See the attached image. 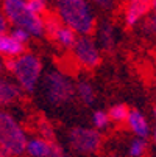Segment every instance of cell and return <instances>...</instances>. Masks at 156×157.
<instances>
[{
  "instance_id": "6da1fadb",
  "label": "cell",
  "mask_w": 156,
  "mask_h": 157,
  "mask_svg": "<svg viewBox=\"0 0 156 157\" xmlns=\"http://www.w3.org/2000/svg\"><path fill=\"white\" fill-rule=\"evenodd\" d=\"M58 16L64 25L81 36H87L95 27L94 13L86 0H58Z\"/></svg>"
},
{
  "instance_id": "7a4b0ae2",
  "label": "cell",
  "mask_w": 156,
  "mask_h": 157,
  "mask_svg": "<svg viewBox=\"0 0 156 157\" xmlns=\"http://www.w3.org/2000/svg\"><path fill=\"white\" fill-rule=\"evenodd\" d=\"M3 14L14 28L27 30L31 36L39 37L46 33V20L34 14L25 0H3Z\"/></svg>"
},
{
  "instance_id": "3957f363",
  "label": "cell",
  "mask_w": 156,
  "mask_h": 157,
  "mask_svg": "<svg viewBox=\"0 0 156 157\" xmlns=\"http://www.w3.org/2000/svg\"><path fill=\"white\" fill-rule=\"evenodd\" d=\"M8 70L17 78L19 86L27 92H33L41 76V61L33 53H24L19 58L6 61Z\"/></svg>"
},
{
  "instance_id": "277c9868",
  "label": "cell",
  "mask_w": 156,
  "mask_h": 157,
  "mask_svg": "<svg viewBox=\"0 0 156 157\" xmlns=\"http://www.w3.org/2000/svg\"><path fill=\"white\" fill-rule=\"evenodd\" d=\"M0 139H2V152L6 155H20L27 151V136L20 124L6 112L0 115Z\"/></svg>"
},
{
  "instance_id": "5b68a950",
  "label": "cell",
  "mask_w": 156,
  "mask_h": 157,
  "mask_svg": "<svg viewBox=\"0 0 156 157\" xmlns=\"http://www.w3.org/2000/svg\"><path fill=\"white\" fill-rule=\"evenodd\" d=\"M44 94L49 103L62 104L67 103L74 94V86L69 78L59 72H50L44 79Z\"/></svg>"
},
{
  "instance_id": "8992f818",
  "label": "cell",
  "mask_w": 156,
  "mask_h": 157,
  "mask_svg": "<svg viewBox=\"0 0 156 157\" xmlns=\"http://www.w3.org/2000/svg\"><path fill=\"white\" fill-rule=\"evenodd\" d=\"M70 146L78 152H95L100 146L102 137L95 129L87 128H74L69 134Z\"/></svg>"
},
{
  "instance_id": "52a82bcc",
  "label": "cell",
  "mask_w": 156,
  "mask_h": 157,
  "mask_svg": "<svg viewBox=\"0 0 156 157\" xmlns=\"http://www.w3.org/2000/svg\"><path fill=\"white\" fill-rule=\"evenodd\" d=\"M46 33L64 48H74L78 40V33H75L67 25H64L56 17H49L46 20Z\"/></svg>"
},
{
  "instance_id": "ba28073f",
  "label": "cell",
  "mask_w": 156,
  "mask_h": 157,
  "mask_svg": "<svg viewBox=\"0 0 156 157\" xmlns=\"http://www.w3.org/2000/svg\"><path fill=\"white\" fill-rule=\"evenodd\" d=\"M74 56L86 69H94V67H97L100 64L98 48L95 45V42L89 36L78 37L75 47H74Z\"/></svg>"
},
{
  "instance_id": "9c48e42d",
  "label": "cell",
  "mask_w": 156,
  "mask_h": 157,
  "mask_svg": "<svg viewBox=\"0 0 156 157\" xmlns=\"http://www.w3.org/2000/svg\"><path fill=\"white\" fill-rule=\"evenodd\" d=\"M27 152L31 157H62L59 148L53 140L30 139L27 145Z\"/></svg>"
},
{
  "instance_id": "30bf717a",
  "label": "cell",
  "mask_w": 156,
  "mask_h": 157,
  "mask_svg": "<svg viewBox=\"0 0 156 157\" xmlns=\"http://www.w3.org/2000/svg\"><path fill=\"white\" fill-rule=\"evenodd\" d=\"M153 10L151 0H126L125 8V22L128 25H134L148 11Z\"/></svg>"
},
{
  "instance_id": "8fae6325",
  "label": "cell",
  "mask_w": 156,
  "mask_h": 157,
  "mask_svg": "<svg viewBox=\"0 0 156 157\" xmlns=\"http://www.w3.org/2000/svg\"><path fill=\"white\" fill-rule=\"evenodd\" d=\"M126 123H128V128L134 132L139 139H144V137L148 136L150 126H148V121H147V118L144 117V114L141 110H138V109L130 110Z\"/></svg>"
},
{
  "instance_id": "7c38bea8",
  "label": "cell",
  "mask_w": 156,
  "mask_h": 157,
  "mask_svg": "<svg viewBox=\"0 0 156 157\" xmlns=\"http://www.w3.org/2000/svg\"><path fill=\"white\" fill-rule=\"evenodd\" d=\"M0 52H2V55L8 56L10 59L19 58L25 53L24 44L17 42L11 34H2L0 36Z\"/></svg>"
},
{
  "instance_id": "4fadbf2b",
  "label": "cell",
  "mask_w": 156,
  "mask_h": 157,
  "mask_svg": "<svg viewBox=\"0 0 156 157\" xmlns=\"http://www.w3.org/2000/svg\"><path fill=\"white\" fill-rule=\"evenodd\" d=\"M19 97H20V86H16L14 82H8V81L2 82V86H0V100H2L3 104L13 103Z\"/></svg>"
},
{
  "instance_id": "5bb4252c",
  "label": "cell",
  "mask_w": 156,
  "mask_h": 157,
  "mask_svg": "<svg viewBox=\"0 0 156 157\" xmlns=\"http://www.w3.org/2000/svg\"><path fill=\"white\" fill-rule=\"evenodd\" d=\"M77 94H78L80 100H81L83 103H86V104H92L94 100H95L94 87L89 84V82H86V81L78 82V86H77Z\"/></svg>"
},
{
  "instance_id": "9a60e30c",
  "label": "cell",
  "mask_w": 156,
  "mask_h": 157,
  "mask_svg": "<svg viewBox=\"0 0 156 157\" xmlns=\"http://www.w3.org/2000/svg\"><path fill=\"white\" fill-rule=\"evenodd\" d=\"M109 118L114 120L117 123H122V121H126L128 120V115H130V110L125 104H116L109 109Z\"/></svg>"
},
{
  "instance_id": "2e32d148",
  "label": "cell",
  "mask_w": 156,
  "mask_h": 157,
  "mask_svg": "<svg viewBox=\"0 0 156 157\" xmlns=\"http://www.w3.org/2000/svg\"><path fill=\"white\" fill-rule=\"evenodd\" d=\"M98 37H100V42L103 44L105 48L113 47V44H114V34H113V28H111L109 25H103L100 28Z\"/></svg>"
},
{
  "instance_id": "e0dca14e",
  "label": "cell",
  "mask_w": 156,
  "mask_h": 157,
  "mask_svg": "<svg viewBox=\"0 0 156 157\" xmlns=\"http://www.w3.org/2000/svg\"><path fill=\"white\" fill-rule=\"evenodd\" d=\"M147 149V143L144 139H136V140H133L131 145H130V155L131 157H141L144 155Z\"/></svg>"
},
{
  "instance_id": "ac0fdd59",
  "label": "cell",
  "mask_w": 156,
  "mask_h": 157,
  "mask_svg": "<svg viewBox=\"0 0 156 157\" xmlns=\"http://www.w3.org/2000/svg\"><path fill=\"white\" fill-rule=\"evenodd\" d=\"M92 121L95 124V128H105L109 121V114L103 110H95L94 112V117H92Z\"/></svg>"
},
{
  "instance_id": "d6986e66",
  "label": "cell",
  "mask_w": 156,
  "mask_h": 157,
  "mask_svg": "<svg viewBox=\"0 0 156 157\" xmlns=\"http://www.w3.org/2000/svg\"><path fill=\"white\" fill-rule=\"evenodd\" d=\"M27 5L38 16H41L44 11H46V8H47V2H46V0H28Z\"/></svg>"
},
{
  "instance_id": "ffe728a7",
  "label": "cell",
  "mask_w": 156,
  "mask_h": 157,
  "mask_svg": "<svg viewBox=\"0 0 156 157\" xmlns=\"http://www.w3.org/2000/svg\"><path fill=\"white\" fill-rule=\"evenodd\" d=\"M10 34H11L17 42H20V44H25V42L30 39V36H31L27 30H22V28H13Z\"/></svg>"
},
{
  "instance_id": "44dd1931",
  "label": "cell",
  "mask_w": 156,
  "mask_h": 157,
  "mask_svg": "<svg viewBox=\"0 0 156 157\" xmlns=\"http://www.w3.org/2000/svg\"><path fill=\"white\" fill-rule=\"evenodd\" d=\"M151 5H153V16L150 17L148 24H147V28L156 34V0H151Z\"/></svg>"
},
{
  "instance_id": "7402d4cb",
  "label": "cell",
  "mask_w": 156,
  "mask_h": 157,
  "mask_svg": "<svg viewBox=\"0 0 156 157\" xmlns=\"http://www.w3.org/2000/svg\"><path fill=\"white\" fill-rule=\"evenodd\" d=\"M92 2L102 8H109L111 5H113V0H92Z\"/></svg>"
},
{
  "instance_id": "603a6c76",
  "label": "cell",
  "mask_w": 156,
  "mask_h": 157,
  "mask_svg": "<svg viewBox=\"0 0 156 157\" xmlns=\"http://www.w3.org/2000/svg\"><path fill=\"white\" fill-rule=\"evenodd\" d=\"M0 31H2V34H5V31H6V17H5V14L0 16Z\"/></svg>"
},
{
  "instance_id": "cb8c5ba5",
  "label": "cell",
  "mask_w": 156,
  "mask_h": 157,
  "mask_svg": "<svg viewBox=\"0 0 156 157\" xmlns=\"http://www.w3.org/2000/svg\"><path fill=\"white\" fill-rule=\"evenodd\" d=\"M153 115H154V117H156V106H154V107H153Z\"/></svg>"
},
{
  "instance_id": "d4e9b609",
  "label": "cell",
  "mask_w": 156,
  "mask_h": 157,
  "mask_svg": "<svg viewBox=\"0 0 156 157\" xmlns=\"http://www.w3.org/2000/svg\"><path fill=\"white\" fill-rule=\"evenodd\" d=\"M154 142H156V129H154Z\"/></svg>"
},
{
  "instance_id": "484cf974",
  "label": "cell",
  "mask_w": 156,
  "mask_h": 157,
  "mask_svg": "<svg viewBox=\"0 0 156 157\" xmlns=\"http://www.w3.org/2000/svg\"><path fill=\"white\" fill-rule=\"evenodd\" d=\"M154 84H156V75H154Z\"/></svg>"
},
{
  "instance_id": "4316f807",
  "label": "cell",
  "mask_w": 156,
  "mask_h": 157,
  "mask_svg": "<svg viewBox=\"0 0 156 157\" xmlns=\"http://www.w3.org/2000/svg\"><path fill=\"white\" fill-rule=\"evenodd\" d=\"M25 2H28V0H25Z\"/></svg>"
}]
</instances>
